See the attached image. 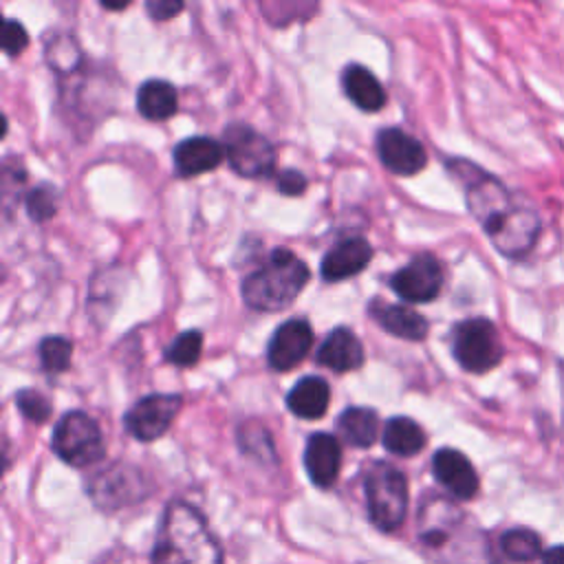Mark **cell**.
Segmentation results:
<instances>
[{"label": "cell", "instance_id": "cell-1", "mask_svg": "<svg viewBox=\"0 0 564 564\" xmlns=\"http://www.w3.org/2000/svg\"><path fill=\"white\" fill-rule=\"evenodd\" d=\"M449 170L463 183L467 209L496 251L511 260L524 258L542 231L535 207L469 161L454 159L449 161Z\"/></svg>", "mask_w": 564, "mask_h": 564}, {"label": "cell", "instance_id": "cell-2", "mask_svg": "<svg viewBox=\"0 0 564 564\" xmlns=\"http://www.w3.org/2000/svg\"><path fill=\"white\" fill-rule=\"evenodd\" d=\"M152 564H223V549L196 507L185 500L167 502Z\"/></svg>", "mask_w": 564, "mask_h": 564}, {"label": "cell", "instance_id": "cell-3", "mask_svg": "<svg viewBox=\"0 0 564 564\" xmlns=\"http://www.w3.org/2000/svg\"><path fill=\"white\" fill-rule=\"evenodd\" d=\"M308 278V267L291 249L275 247L267 260L242 280L240 293L249 308L275 313L286 308L302 293Z\"/></svg>", "mask_w": 564, "mask_h": 564}, {"label": "cell", "instance_id": "cell-4", "mask_svg": "<svg viewBox=\"0 0 564 564\" xmlns=\"http://www.w3.org/2000/svg\"><path fill=\"white\" fill-rule=\"evenodd\" d=\"M364 494L370 522L383 531H397L408 513V480L386 460H375L364 476Z\"/></svg>", "mask_w": 564, "mask_h": 564}, {"label": "cell", "instance_id": "cell-5", "mask_svg": "<svg viewBox=\"0 0 564 564\" xmlns=\"http://www.w3.org/2000/svg\"><path fill=\"white\" fill-rule=\"evenodd\" d=\"M51 447L70 467H88L106 456L101 427L82 410H70L55 423Z\"/></svg>", "mask_w": 564, "mask_h": 564}, {"label": "cell", "instance_id": "cell-6", "mask_svg": "<svg viewBox=\"0 0 564 564\" xmlns=\"http://www.w3.org/2000/svg\"><path fill=\"white\" fill-rule=\"evenodd\" d=\"M452 352L465 372L482 375L500 364L505 348L494 322L487 317H469L454 326Z\"/></svg>", "mask_w": 564, "mask_h": 564}, {"label": "cell", "instance_id": "cell-7", "mask_svg": "<svg viewBox=\"0 0 564 564\" xmlns=\"http://www.w3.org/2000/svg\"><path fill=\"white\" fill-rule=\"evenodd\" d=\"M229 167L242 178H267L275 170L273 143L249 123H229L220 139Z\"/></svg>", "mask_w": 564, "mask_h": 564}, {"label": "cell", "instance_id": "cell-8", "mask_svg": "<svg viewBox=\"0 0 564 564\" xmlns=\"http://www.w3.org/2000/svg\"><path fill=\"white\" fill-rule=\"evenodd\" d=\"M88 494L97 507L112 511L143 500L150 494V487L137 467L115 463L90 480Z\"/></svg>", "mask_w": 564, "mask_h": 564}, {"label": "cell", "instance_id": "cell-9", "mask_svg": "<svg viewBox=\"0 0 564 564\" xmlns=\"http://www.w3.org/2000/svg\"><path fill=\"white\" fill-rule=\"evenodd\" d=\"M183 403L181 394H163V392H154L148 394L143 399H139L126 414H123V425L128 430L130 436H134L137 441L150 443L156 441L159 436H163L174 416L178 414Z\"/></svg>", "mask_w": 564, "mask_h": 564}, {"label": "cell", "instance_id": "cell-10", "mask_svg": "<svg viewBox=\"0 0 564 564\" xmlns=\"http://www.w3.org/2000/svg\"><path fill=\"white\" fill-rule=\"evenodd\" d=\"M390 289L410 304H425L443 289V267L432 253H419L388 278Z\"/></svg>", "mask_w": 564, "mask_h": 564}, {"label": "cell", "instance_id": "cell-11", "mask_svg": "<svg viewBox=\"0 0 564 564\" xmlns=\"http://www.w3.org/2000/svg\"><path fill=\"white\" fill-rule=\"evenodd\" d=\"M313 346V328L306 319L293 317L282 322L267 346V361L275 372H289L304 361Z\"/></svg>", "mask_w": 564, "mask_h": 564}, {"label": "cell", "instance_id": "cell-12", "mask_svg": "<svg viewBox=\"0 0 564 564\" xmlns=\"http://www.w3.org/2000/svg\"><path fill=\"white\" fill-rule=\"evenodd\" d=\"M377 154L383 167L399 176H414L427 165V152L421 141L401 128L379 130Z\"/></svg>", "mask_w": 564, "mask_h": 564}, {"label": "cell", "instance_id": "cell-13", "mask_svg": "<svg viewBox=\"0 0 564 564\" xmlns=\"http://www.w3.org/2000/svg\"><path fill=\"white\" fill-rule=\"evenodd\" d=\"M432 474L458 500H471L478 494L480 482L471 460L454 447H441L432 456Z\"/></svg>", "mask_w": 564, "mask_h": 564}, {"label": "cell", "instance_id": "cell-14", "mask_svg": "<svg viewBox=\"0 0 564 564\" xmlns=\"http://www.w3.org/2000/svg\"><path fill=\"white\" fill-rule=\"evenodd\" d=\"M304 469L311 482L319 489H330L341 469V445L328 432H315L304 447Z\"/></svg>", "mask_w": 564, "mask_h": 564}, {"label": "cell", "instance_id": "cell-15", "mask_svg": "<svg viewBox=\"0 0 564 564\" xmlns=\"http://www.w3.org/2000/svg\"><path fill=\"white\" fill-rule=\"evenodd\" d=\"M372 247L364 236H350L333 245L324 258L319 273L326 282H341L361 273L372 260Z\"/></svg>", "mask_w": 564, "mask_h": 564}, {"label": "cell", "instance_id": "cell-16", "mask_svg": "<svg viewBox=\"0 0 564 564\" xmlns=\"http://www.w3.org/2000/svg\"><path fill=\"white\" fill-rule=\"evenodd\" d=\"M172 159L176 174L181 178H192L216 170L225 161V148L212 137H187L174 148Z\"/></svg>", "mask_w": 564, "mask_h": 564}, {"label": "cell", "instance_id": "cell-17", "mask_svg": "<svg viewBox=\"0 0 564 564\" xmlns=\"http://www.w3.org/2000/svg\"><path fill=\"white\" fill-rule=\"evenodd\" d=\"M368 315L379 324V328H383L386 333L399 339L421 341L430 330L427 319L405 304H390L375 297L368 304Z\"/></svg>", "mask_w": 564, "mask_h": 564}, {"label": "cell", "instance_id": "cell-18", "mask_svg": "<svg viewBox=\"0 0 564 564\" xmlns=\"http://www.w3.org/2000/svg\"><path fill=\"white\" fill-rule=\"evenodd\" d=\"M364 346L359 341V337L346 328V326H337L333 328L324 341L317 348L315 361L337 375L357 370L364 366Z\"/></svg>", "mask_w": 564, "mask_h": 564}, {"label": "cell", "instance_id": "cell-19", "mask_svg": "<svg viewBox=\"0 0 564 564\" xmlns=\"http://www.w3.org/2000/svg\"><path fill=\"white\" fill-rule=\"evenodd\" d=\"M341 86L346 97L364 112H379L386 106V90L377 75L364 64H348L341 73Z\"/></svg>", "mask_w": 564, "mask_h": 564}, {"label": "cell", "instance_id": "cell-20", "mask_svg": "<svg viewBox=\"0 0 564 564\" xmlns=\"http://www.w3.org/2000/svg\"><path fill=\"white\" fill-rule=\"evenodd\" d=\"M330 403V388L326 379L308 375L302 377L286 394V405L291 414L304 421H317L326 414Z\"/></svg>", "mask_w": 564, "mask_h": 564}, {"label": "cell", "instance_id": "cell-21", "mask_svg": "<svg viewBox=\"0 0 564 564\" xmlns=\"http://www.w3.org/2000/svg\"><path fill=\"white\" fill-rule=\"evenodd\" d=\"M137 110L150 121H165L178 110V93L167 79H145L137 88Z\"/></svg>", "mask_w": 564, "mask_h": 564}, {"label": "cell", "instance_id": "cell-22", "mask_svg": "<svg viewBox=\"0 0 564 564\" xmlns=\"http://www.w3.org/2000/svg\"><path fill=\"white\" fill-rule=\"evenodd\" d=\"M339 436L352 447H370L379 434V416L364 405H350L337 416Z\"/></svg>", "mask_w": 564, "mask_h": 564}, {"label": "cell", "instance_id": "cell-23", "mask_svg": "<svg viewBox=\"0 0 564 564\" xmlns=\"http://www.w3.org/2000/svg\"><path fill=\"white\" fill-rule=\"evenodd\" d=\"M383 447L394 456H416L425 447V432L410 416H392L383 425Z\"/></svg>", "mask_w": 564, "mask_h": 564}, {"label": "cell", "instance_id": "cell-24", "mask_svg": "<svg viewBox=\"0 0 564 564\" xmlns=\"http://www.w3.org/2000/svg\"><path fill=\"white\" fill-rule=\"evenodd\" d=\"M500 549L511 562H533L542 555L540 535L531 529L516 527L500 535Z\"/></svg>", "mask_w": 564, "mask_h": 564}, {"label": "cell", "instance_id": "cell-25", "mask_svg": "<svg viewBox=\"0 0 564 564\" xmlns=\"http://www.w3.org/2000/svg\"><path fill=\"white\" fill-rule=\"evenodd\" d=\"M37 352H40L42 368L51 375H59L68 370L73 361V341L62 335H48L40 341Z\"/></svg>", "mask_w": 564, "mask_h": 564}, {"label": "cell", "instance_id": "cell-26", "mask_svg": "<svg viewBox=\"0 0 564 564\" xmlns=\"http://www.w3.org/2000/svg\"><path fill=\"white\" fill-rule=\"evenodd\" d=\"M203 352V335L196 328L183 330L172 339V344L165 348V359L178 368H189L198 364Z\"/></svg>", "mask_w": 564, "mask_h": 564}, {"label": "cell", "instance_id": "cell-27", "mask_svg": "<svg viewBox=\"0 0 564 564\" xmlns=\"http://www.w3.org/2000/svg\"><path fill=\"white\" fill-rule=\"evenodd\" d=\"M24 207L31 220L35 223H46L48 218L55 216L57 212V189L51 183H40L35 185L26 198H24Z\"/></svg>", "mask_w": 564, "mask_h": 564}, {"label": "cell", "instance_id": "cell-28", "mask_svg": "<svg viewBox=\"0 0 564 564\" xmlns=\"http://www.w3.org/2000/svg\"><path fill=\"white\" fill-rule=\"evenodd\" d=\"M15 405L22 412V416L31 423H46L51 419V401L33 390V388H22L15 392Z\"/></svg>", "mask_w": 564, "mask_h": 564}, {"label": "cell", "instance_id": "cell-29", "mask_svg": "<svg viewBox=\"0 0 564 564\" xmlns=\"http://www.w3.org/2000/svg\"><path fill=\"white\" fill-rule=\"evenodd\" d=\"M26 46H29V33H26L24 24L18 22V20L7 18V20L2 22V51H4L9 57H15V55H20Z\"/></svg>", "mask_w": 564, "mask_h": 564}, {"label": "cell", "instance_id": "cell-30", "mask_svg": "<svg viewBox=\"0 0 564 564\" xmlns=\"http://www.w3.org/2000/svg\"><path fill=\"white\" fill-rule=\"evenodd\" d=\"M275 185H278V189H280L282 194H286V196H302V194L306 192V187H308V181H306V176H304L302 172L286 167V170H282V172L278 174Z\"/></svg>", "mask_w": 564, "mask_h": 564}, {"label": "cell", "instance_id": "cell-31", "mask_svg": "<svg viewBox=\"0 0 564 564\" xmlns=\"http://www.w3.org/2000/svg\"><path fill=\"white\" fill-rule=\"evenodd\" d=\"M145 11L150 13L152 20H170L174 18L176 13L183 11V2H176V0H152V2H145Z\"/></svg>", "mask_w": 564, "mask_h": 564}, {"label": "cell", "instance_id": "cell-32", "mask_svg": "<svg viewBox=\"0 0 564 564\" xmlns=\"http://www.w3.org/2000/svg\"><path fill=\"white\" fill-rule=\"evenodd\" d=\"M542 564H564V544L551 546L542 553Z\"/></svg>", "mask_w": 564, "mask_h": 564}, {"label": "cell", "instance_id": "cell-33", "mask_svg": "<svg viewBox=\"0 0 564 564\" xmlns=\"http://www.w3.org/2000/svg\"><path fill=\"white\" fill-rule=\"evenodd\" d=\"M130 2H121V4H112V2H101V7L104 9H108V11H123L126 7H128Z\"/></svg>", "mask_w": 564, "mask_h": 564}]
</instances>
